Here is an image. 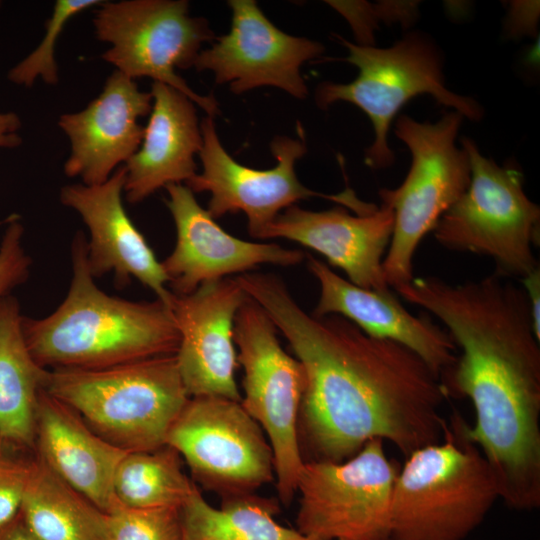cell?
I'll return each instance as SVG.
<instances>
[{
  "mask_svg": "<svg viewBox=\"0 0 540 540\" xmlns=\"http://www.w3.org/2000/svg\"><path fill=\"white\" fill-rule=\"evenodd\" d=\"M236 279L302 365L304 463L344 461L372 439L390 442L405 456L442 439L448 394L416 353L368 336L342 316L307 313L275 274L247 272Z\"/></svg>",
  "mask_w": 540,
  "mask_h": 540,
  "instance_id": "cell-1",
  "label": "cell"
},
{
  "mask_svg": "<svg viewBox=\"0 0 540 540\" xmlns=\"http://www.w3.org/2000/svg\"><path fill=\"white\" fill-rule=\"evenodd\" d=\"M395 291L439 319L461 350L440 379L448 396L473 405L463 432L491 467L500 500L539 508L540 339L523 286L494 271L462 284L414 277Z\"/></svg>",
  "mask_w": 540,
  "mask_h": 540,
  "instance_id": "cell-2",
  "label": "cell"
},
{
  "mask_svg": "<svg viewBox=\"0 0 540 540\" xmlns=\"http://www.w3.org/2000/svg\"><path fill=\"white\" fill-rule=\"evenodd\" d=\"M71 257L72 280L62 303L44 318L23 316L27 348L41 367L98 369L176 354L179 333L167 304L130 301L99 289L81 233Z\"/></svg>",
  "mask_w": 540,
  "mask_h": 540,
  "instance_id": "cell-3",
  "label": "cell"
},
{
  "mask_svg": "<svg viewBox=\"0 0 540 540\" xmlns=\"http://www.w3.org/2000/svg\"><path fill=\"white\" fill-rule=\"evenodd\" d=\"M454 414L442 439L406 456L391 506L392 540H465L484 521L499 486Z\"/></svg>",
  "mask_w": 540,
  "mask_h": 540,
  "instance_id": "cell-4",
  "label": "cell"
},
{
  "mask_svg": "<svg viewBox=\"0 0 540 540\" xmlns=\"http://www.w3.org/2000/svg\"><path fill=\"white\" fill-rule=\"evenodd\" d=\"M43 389L103 439L129 452L165 445L190 398L175 355L98 369H48Z\"/></svg>",
  "mask_w": 540,
  "mask_h": 540,
  "instance_id": "cell-5",
  "label": "cell"
},
{
  "mask_svg": "<svg viewBox=\"0 0 540 540\" xmlns=\"http://www.w3.org/2000/svg\"><path fill=\"white\" fill-rule=\"evenodd\" d=\"M348 50L343 58L358 69L349 83L324 82L316 89V103L326 109L338 101L356 105L370 119L374 139L366 149L365 163L373 169L389 167L394 153L388 145L390 125L398 111L415 96L428 94L464 118L478 121L483 109L471 97L445 86L443 60L432 40L418 32L404 36L389 48L354 44L337 36Z\"/></svg>",
  "mask_w": 540,
  "mask_h": 540,
  "instance_id": "cell-6",
  "label": "cell"
},
{
  "mask_svg": "<svg viewBox=\"0 0 540 540\" xmlns=\"http://www.w3.org/2000/svg\"><path fill=\"white\" fill-rule=\"evenodd\" d=\"M463 119L453 110L433 123L407 115L396 120L395 135L409 149L412 161L400 186L379 191L381 202L388 204L394 215L382 263L390 288L412 281L413 258L420 242L469 186V157L455 143Z\"/></svg>",
  "mask_w": 540,
  "mask_h": 540,
  "instance_id": "cell-7",
  "label": "cell"
},
{
  "mask_svg": "<svg viewBox=\"0 0 540 540\" xmlns=\"http://www.w3.org/2000/svg\"><path fill=\"white\" fill-rule=\"evenodd\" d=\"M471 169L467 190L433 230L443 247L489 257L495 272L522 280L539 268L540 208L526 195L523 174L485 157L473 140L462 138Z\"/></svg>",
  "mask_w": 540,
  "mask_h": 540,
  "instance_id": "cell-8",
  "label": "cell"
},
{
  "mask_svg": "<svg viewBox=\"0 0 540 540\" xmlns=\"http://www.w3.org/2000/svg\"><path fill=\"white\" fill-rule=\"evenodd\" d=\"M233 337L244 372L240 403L270 443L278 499L289 505L304 466L298 415L305 374L300 362L281 346L271 318L250 297L237 312Z\"/></svg>",
  "mask_w": 540,
  "mask_h": 540,
  "instance_id": "cell-9",
  "label": "cell"
},
{
  "mask_svg": "<svg viewBox=\"0 0 540 540\" xmlns=\"http://www.w3.org/2000/svg\"><path fill=\"white\" fill-rule=\"evenodd\" d=\"M93 25L99 40L111 46L102 58L135 79L149 77L186 95L208 116L219 112L211 95H200L176 73L194 66L203 42L214 38L203 18L189 15L185 0L103 2Z\"/></svg>",
  "mask_w": 540,
  "mask_h": 540,
  "instance_id": "cell-10",
  "label": "cell"
},
{
  "mask_svg": "<svg viewBox=\"0 0 540 540\" xmlns=\"http://www.w3.org/2000/svg\"><path fill=\"white\" fill-rule=\"evenodd\" d=\"M400 465L381 439L341 462L304 463L296 529L313 540H392L391 506Z\"/></svg>",
  "mask_w": 540,
  "mask_h": 540,
  "instance_id": "cell-11",
  "label": "cell"
},
{
  "mask_svg": "<svg viewBox=\"0 0 540 540\" xmlns=\"http://www.w3.org/2000/svg\"><path fill=\"white\" fill-rule=\"evenodd\" d=\"M165 444L178 452L194 480L221 500L255 494L275 480L270 443L239 401L190 397Z\"/></svg>",
  "mask_w": 540,
  "mask_h": 540,
  "instance_id": "cell-12",
  "label": "cell"
},
{
  "mask_svg": "<svg viewBox=\"0 0 540 540\" xmlns=\"http://www.w3.org/2000/svg\"><path fill=\"white\" fill-rule=\"evenodd\" d=\"M203 145L199 153L202 171L186 183L193 192L210 193L208 212L215 219L227 213L242 212L247 217L249 234L258 238L265 228L286 208L299 200L325 198L348 207L354 213L372 209L352 189L336 195L315 192L304 186L295 172V165L307 151L302 126L299 138L277 136L271 143L276 164L259 170L242 165L228 154L216 132L213 117L201 122Z\"/></svg>",
  "mask_w": 540,
  "mask_h": 540,
  "instance_id": "cell-13",
  "label": "cell"
},
{
  "mask_svg": "<svg viewBox=\"0 0 540 540\" xmlns=\"http://www.w3.org/2000/svg\"><path fill=\"white\" fill-rule=\"evenodd\" d=\"M231 28L200 51L194 67L214 73L218 84L235 94L273 86L304 99L308 94L301 66L324 51L321 43L277 28L253 0H230Z\"/></svg>",
  "mask_w": 540,
  "mask_h": 540,
  "instance_id": "cell-14",
  "label": "cell"
},
{
  "mask_svg": "<svg viewBox=\"0 0 540 540\" xmlns=\"http://www.w3.org/2000/svg\"><path fill=\"white\" fill-rule=\"evenodd\" d=\"M248 299L236 277L205 283L188 295L174 294L170 308L179 333L175 357L189 397L241 401L233 333L237 312Z\"/></svg>",
  "mask_w": 540,
  "mask_h": 540,
  "instance_id": "cell-15",
  "label": "cell"
},
{
  "mask_svg": "<svg viewBox=\"0 0 540 540\" xmlns=\"http://www.w3.org/2000/svg\"><path fill=\"white\" fill-rule=\"evenodd\" d=\"M166 189L165 202L175 223L177 239L173 251L161 264L175 295H188L205 283L247 273L262 264L292 266L306 257L300 250L275 243L237 238L199 205L189 187L172 184Z\"/></svg>",
  "mask_w": 540,
  "mask_h": 540,
  "instance_id": "cell-16",
  "label": "cell"
},
{
  "mask_svg": "<svg viewBox=\"0 0 540 540\" xmlns=\"http://www.w3.org/2000/svg\"><path fill=\"white\" fill-rule=\"evenodd\" d=\"M125 180L126 168L121 165L101 184L64 186L60 201L75 210L88 228L87 263L94 278L113 273L121 286L135 278L171 307L174 294L162 264L124 208Z\"/></svg>",
  "mask_w": 540,
  "mask_h": 540,
  "instance_id": "cell-17",
  "label": "cell"
},
{
  "mask_svg": "<svg viewBox=\"0 0 540 540\" xmlns=\"http://www.w3.org/2000/svg\"><path fill=\"white\" fill-rule=\"evenodd\" d=\"M394 224L391 207L381 202L367 213H349L343 207L311 211L292 205L283 210L259 239L285 238L321 254L342 269L348 280L365 289H390L383 259Z\"/></svg>",
  "mask_w": 540,
  "mask_h": 540,
  "instance_id": "cell-18",
  "label": "cell"
},
{
  "mask_svg": "<svg viewBox=\"0 0 540 540\" xmlns=\"http://www.w3.org/2000/svg\"><path fill=\"white\" fill-rule=\"evenodd\" d=\"M151 109V93L141 91L133 79L114 71L100 95L86 108L59 118L58 126L71 144L65 174L79 177L85 185L108 180L138 150L144 135L139 119Z\"/></svg>",
  "mask_w": 540,
  "mask_h": 540,
  "instance_id": "cell-19",
  "label": "cell"
},
{
  "mask_svg": "<svg viewBox=\"0 0 540 540\" xmlns=\"http://www.w3.org/2000/svg\"><path fill=\"white\" fill-rule=\"evenodd\" d=\"M309 271L320 285L313 315H339L368 336L391 340L416 353L440 378L456 361V346L448 332L429 317L411 314L390 289L359 287L307 255Z\"/></svg>",
  "mask_w": 540,
  "mask_h": 540,
  "instance_id": "cell-20",
  "label": "cell"
},
{
  "mask_svg": "<svg viewBox=\"0 0 540 540\" xmlns=\"http://www.w3.org/2000/svg\"><path fill=\"white\" fill-rule=\"evenodd\" d=\"M35 451L56 475L103 512L116 502L115 472L129 451L103 439L44 389L36 409Z\"/></svg>",
  "mask_w": 540,
  "mask_h": 540,
  "instance_id": "cell-21",
  "label": "cell"
},
{
  "mask_svg": "<svg viewBox=\"0 0 540 540\" xmlns=\"http://www.w3.org/2000/svg\"><path fill=\"white\" fill-rule=\"evenodd\" d=\"M152 109L138 150L125 163L124 192L139 203L162 187L190 181L203 145L194 103L180 91L153 82Z\"/></svg>",
  "mask_w": 540,
  "mask_h": 540,
  "instance_id": "cell-22",
  "label": "cell"
},
{
  "mask_svg": "<svg viewBox=\"0 0 540 540\" xmlns=\"http://www.w3.org/2000/svg\"><path fill=\"white\" fill-rule=\"evenodd\" d=\"M18 300L0 298V437L35 450L38 397L48 369L30 354L22 330Z\"/></svg>",
  "mask_w": 540,
  "mask_h": 540,
  "instance_id": "cell-23",
  "label": "cell"
},
{
  "mask_svg": "<svg viewBox=\"0 0 540 540\" xmlns=\"http://www.w3.org/2000/svg\"><path fill=\"white\" fill-rule=\"evenodd\" d=\"M19 516L40 540H104L106 514L34 457Z\"/></svg>",
  "mask_w": 540,
  "mask_h": 540,
  "instance_id": "cell-24",
  "label": "cell"
},
{
  "mask_svg": "<svg viewBox=\"0 0 540 540\" xmlns=\"http://www.w3.org/2000/svg\"><path fill=\"white\" fill-rule=\"evenodd\" d=\"M277 501L256 494L211 506L198 487L180 507L181 540H313L274 519Z\"/></svg>",
  "mask_w": 540,
  "mask_h": 540,
  "instance_id": "cell-25",
  "label": "cell"
},
{
  "mask_svg": "<svg viewBox=\"0 0 540 540\" xmlns=\"http://www.w3.org/2000/svg\"><path fill=\"white\" fill-rule=\"evenodd\" d=\"M181 463L178 452L166 444L151 451L128 452L115 472L116 500L131 508H180L197 488Z\"/></svg>",
  "mask_w": 540,
  "mask_h": 540,
  "instance_id": "cell-26",
  "label": "cell"
},
{
  "mask_svg": "<svg viewBox=\"0 0 540 540\" xmlns=\"http://www.w3.org/2000/svg\"><path fill=\"white\" fill-rule=\"evenodd\" d=\"M101 0H57L52 15L45 22V33L37 48L11 68L7 78L14 84L31 87L40 78L49 85L58 83V68L55 60V45L66 23L75 15Z\"/></svg>",
  "mask_w": 540,
  "mask_h": 540,
  "instance_id": "cell-27",
  "label": "cell"
},
{
  "mask_svg": "<svg viewBox=\"0 0 540 540\" xmlns=\"http://www.w3.org/2000/svg\"><path fill=\"white\" fill-rule=\"evenodd\" d=\"M105 514L104 540H181L180 508H131L116 500Z\"/></svg>",
  "mask_w": 540,
  "mask_h": 540,
  "instance_id": "cell-28",
  "label": "cell"
},
{
  "mask_svg": "<svg viewBox=\"0 0 540 540\" xmlns=\"http://www.w3.org/2000/svg\"><path fill=\"white\" fill-rule=\"evenodd\" d=\"M28 452L0 437V529L19 514L34 461Z\"/></svg>",
  "mask_w": 540,
  "mask_h": 540,
  "instance_id": "cell-29",
  "label": "cell"
},
{
  "mask_svg": "<svg viewBox=\"0 0 540 540\" xmlns=\"http://www.w3.org/2000/svg\"><path fill=\"white\" fill-rule=\"evenodd\" d=\"M343 14L350 22L360 45H373L372 38L377 21L401 22L410 24L417 13L416 2H385L379 5H370L364 2H328Z\"/></svg>",
  "mask_w": 540,
  "mask_h": 540,
  "instance_id": "cell-30",
  "label": "cell"
},
{
  "mask_svg": "<svg viewBox=\"0 0 540 540\" xmlns=\"http://www.w3.org/2000/svg\"><path fill=\"white\" fill-rule=\"evenodd\" d=\"M23 234L19 217L12 216L0 243V298L28 278L31 259L23 246Z\"/></svg>",
  "mask_w": 540,
  "mask_h": 540,
  "instance_id": "cell-31",
  "label": "cell"
},
{
  "mask_svg": "<svg viewBox=\"0 0 540 540\" xmlns=\"http://www.w3.org/2000/svg\"><path fill=\"white\" fill-rule=\"evenodd\" d=\"M521 281L529 298L533 329L536 336L540 339V269H535Z\"/></svg>",
  "mask_w": 540,
  "mask_h": 540,
  "instance_id": "cell-32",
  "label": "cell"
},
{
  "mask_svg": "<svg viewBox=\"0 0 540 540\" xmlns=\"http://www.w3.org/2000/svg\"><path fill=\"white\" fill-rule=\"evenodd\" d=\"M20 128L21 120L17 114L0 112V148L12 149L20 146L22 143V138L18 133Z\"/></svg>",
  "mask_w": 540,
  "mask_h": 540,
  "instance_id": "cell-33",
  "label": "cell"
},
{
  "mask_svg": "<svg viewBox=\"0 0 540 540\" xmlns=\"http://www.w3.org/2000/svg\"><path fill=\"white\" fill-rule=\"evenodd\" d=\"M0 540H40L25 526L18 516L0 529Z\"/></svg>",
  "mask_w": 540,
  "mask_h": 540,
  "instance_id": "cell-34",
  "label": "cell"
}]
</instances>
